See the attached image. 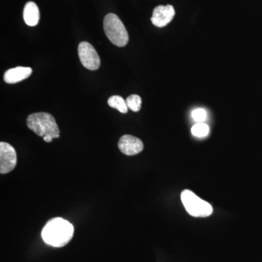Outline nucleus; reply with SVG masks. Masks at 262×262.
<instances>
[{
  "label": "nucleus",
  "instance_id": "obj_3",
  "mask_svg": "<svg viewBox=\"0 0 262 262\" xmlns=\"http://www.w3.org/2000/svg\"><path fill=\"white\" fill-rule=\"evenodd\" d=\"M103 29L110 42L117 47H124L128 42L129 37L126 28L117 15L108 13L105 16Z\"/></svg>",
  "mask_w": 262,
  "mask_h": 262
},
{
  "label": "nucleus",
  "instance_id": "obj_10",
  "mask_svg": "<svg viewBox=\"0 0 262 262\" xmlns=\"http://www.w3.org/2000/svg\"><path fill=\"white\" fill-rule=\"evenodd\" d=\"M23 17L24 21L29 27H35L39 23V10L34 2H29L25 5Z\"/></svg>",
  "mask_w": 262,
  "mask_h": 262
},
{
  "label": "nucleus",
  "instance_id": "obj_14",
  "mask_svg": "<svg viewBox=\"0 0 262 262\" xmlns=\"http://www.w3.org/2000/svg\"><path fill=\"white\" fill-rule=\"evenodd\" d=\"M192 117L196 122H203L206 120L207 113L203 108H196L192 112Z\"/></svg>",
  "mask_w": 262,
  "mask_h": 262
},
{
  "label": "nucleus",
  "instance_id": "obj_8",
  "mask_svg": "<svg viewBox=\"0 0 262 262\" xmlns=\"http://www.w3.org/2000/svg\"><path fill=\"white\" fill-rule=\"evenodd\" d=\"M118 148L124 155L133 156L144 149V144L139 138L131 135H124L118 142Z\"/></svg>",
  "mask_w": 262,
  "mask_h": 262
},
{
  "label": "nucleus",
  "instance_id": "obj_5",
  "mask_svg": "<svg viewBox=\"0 0 262 262\" xmlns=\"http://www.w3.org/2000/svg\"><path fill=\"white\" fill-rule=\"evenodd\" d=\"M78 55L81 63L88 70H98L101 65V60L97 52L92 45L88 42H82L78 46Z\"/></svg>",
  "mask_w": 262,
  "mask_h": 262
},
{
  "label": "nucleus",
  "instance_id": "obj_11",
  "mask_svg": "<svg viewBox=\"0 0 262 262\" xmlns=\"http://www.w3.org/2000/svg\"><path fill=\"white\" fill-rule=\"evenodd\" d=\"M108 106L116 108L120 113L125 114L128 111L126 101L120 96H113L108 99Z\"/></svg>",
  "mask_w": 262,
  "mask_h": 262
},
{
  "label": "nucleus",
  "instance_id": "obj_13",
  "mask_svg": "<svg viewBox=\"0 0 262 262\" xmlns=\"http://www.w3.org/2000/svg\"><path fill=\"white\" fill-rule=\"evenodd\" d=\"M192 134L196 137H205L209 134V127L203 122H198L192 127Z\"/></svg>",
  "mask_w": 262,
  "mask_h": 262
},
{
  "label": "nucleus",
  "instance_id": "obj_6",
  "mask_svg": "<svg viewBox=\"0 0 262 262\" xmlns=\"http://www.w3.org/2000/svg\"><path fill=\"white\" fill-rule=\"evenodd\" d=\"M17 163L16 151L10 144L2 141L0 143V173H10Z\"/></svg>",
  "mask_w": 262,
  "mask_h": 262
},
{
  "label": "nucleus",
  "instance_id": "obj_12",
  "mask_svg": "<svg viewBox=\"0 0 262 262\" xmlns=\"http://www.w3.org/2000/svg\"><path fill=\"white\" fill-rule=\"evenodd\" d=\"M126 101L127 106L128 108L132 110V111L139 112L141 107V98L139 95L133 94L127 98Z\"/></svg>",
  "mask_w": 262,
  "mask_h": 262
},
{
  "label": "nucleus",
  "instance_id": "obj_1",
  "mask_svg": "<svg viewBox=\"0 0 262 262\" xmlns=\"http://www.w3.org/2000/svg\"><path fill=\"white\" fill-rule=\"evenodd\" d=\"M73 235V225L60 217L48 221L42 231L44 242L56 248L63 247L68 244Z\"/></svg>",
  "mask_w": 262,
  "mask_h": 262
},
{
  "label": "nucleus",
  "instance_id": "obj_2",
  "mask_svg": "<svg viewBox=\"0 0 262 262\" xmlns=\"http://www.w3.org/2000/svg\"><path fill=\"white\" fill-rule=\"evenodd\" d=\"M27 126L41 137L51 136L57 139L60 136L59 127L54 117L47 113H37L29 115L27 120Z\"/></svg>",
  "mask_w": 262,
  "mask_h": 262
},
{
  "label": "nucleus",
  "instance_id": "obj_4",
  "mask_svg": "<svg viewBox=\"0 0 262 262\" xmlns=\"http://www.w3.org/2000/svg\"><path fill=\"white\" fill-rule=\"evenodd\" d=\"M181 200L186 211L194 217H208L213 213V208L192 191L185 189L181 194Z\"/></svg>",
  "mask_w": 262,
  "mask_h": 262
},
{
  "label": "nucleus",
  "instance_id": "obj_9",
  "mask_svg": "<svg viewBox=\"0 0 262 262\" xmlns=\"http://www.w3.org/2000/svg\"><path fill=\"white\" fill-rule=\"evenodd\" d=\"M32 74V70L30 67H15L5 72L4 80L7 83L15 84L28 78Z\"/></svg>",
  "mask_w": 262,
  "mask_h": 262
},
{
  "label": "nucleus",
  "instance_id": "obj_7",
  "mask_svg": "<svg viewBox=\"0 0 262 262\" xmlns=\"http://www.w3.org/2000/svg\"><path fill=\"white\" fill-rule=\"evenodd\" d=\"M175 15V10L172 5H159L153 10L151 20L155 27H161L168 25Z\"/></svg>",
  "mask_w": 262,
  "mask_h": 262
},
{
  "label": "nucleus",
  "instance_id": "obj_15",
  "mask_svg": "<svg viewBox=\"0 0 262 262\" xmlns=\"http://www.w3.org/2000/svg\"><path fill=\"white\" fill-rule=\"evenodd\" d=\"M43 139H44V141H46V142L50 143L52 142L53 138L51 137V136H45V137H43Z\"/></svg>",
  "mask_w": 262,
  "mask_h": 262
}]
</instances>
